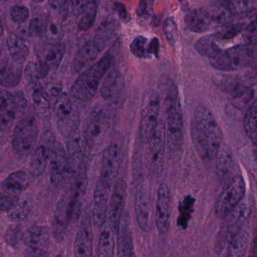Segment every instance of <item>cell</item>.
I'll list each match as a JSON object with an SVG mask.
<instances>
[{"mask_svg":"<svg viewBox=\"0 0 257 257\" xmlns=\"http://www.w3.org/2000/svg\"><path fill=\"white\" fill-rule=\"evenodd\" d=\"M190 135L195 151L201 159L209 161L216 159L223 136L210 109L204 106L196 108L191 121Z\"/></svg>","mask_w":257,"mask_h":257,"instance_id":"obj_1","label":"cell"},{"mask_svg":"<svg viewBox=\"0 0 257 257\" xmlns=\"http://www.w3.org/2000/svg\"><path fill=\"white\" fill-rule=\"evenodd\" d=\"M112 57L107 53L85 69L72 85L70 93L80 101H88L95 96L100 82L110 68Z\"/></svg>","mask_w":257,"mask_h":257,"instance_id":"obj_2","label":"cell"},{"mask_svg":"<svg viewBox=\"0 0 257 257\" xmlns=\"http://www.w3.org/2000/svg\"><path fill=\"white\" fill-rule=\"evenodd\" d=\"M112 127V117L105 109L92 111L85 121L82 132L85 150L97 151L107 142Z\"/></svg>","mask_w":257,"mask_h":257,"instance_id":"obj_3","label":"cell"},{"mask_svg":"<svg viewBox=\"0 0 257 257\" xmlns=\"http://www.w3.org/2000/svg\"><path fill=\"white\" fill-rule=\"evenodd\" d=\"M215 85L228 94L233 106L239 109L249 108L254 102L255 84L245 80V78L228 74H216L213 77Z\"/></svg>","mask_w":257,"mask_h":257,"instance_id":"obj_4","label":"cell"},{"mask_svg":"<svg viewBox=\"0 0 257 257\" xmlns=\"http://www.w3.org/2000/svg\"><path fill=\"white\" fill-rule=\"evenodd\" d=\"M255 61V51L252 46L236 45L222 51L217 58L210 61V65L218 71L229 73L249 68Z\"/></svg>","mask_w":257,"mask_h":257,"instance_id":"obj_5","label":"cell"},{"mask_svg":"<svg viewBox=\"0 0 257 257\" xmlns=\"http://www.w3.org/2000/svg\"><path fill=\"white\" fill-rule=\"evenodd\" d=\"M161 99L156 90L147 89L143 94L140 123V138L144 144H148L156 128L160 111Z\"/></svg>","mask_w":257,"mask_h":257,"instance_id":"obj_6","label":"cell"},{"mask_svg":"<svg viewBox=\"0 0 257 257\" xmlns=\"http://www.w3.org/2000/svg\"><path fill=\"white\" fill-rule=\"evenodd\" d=\"M38 126L32 116L22 118L15 127L13 135V148L20 158H27L34 150L38 139Z\"/></svg>","mask_w":257,"mask_h":257,"instance_id":"obj_7","label":"cell"},{"mask_svg":"<svg viewBox=\"0 0 257 257\" xmlns=\"http://www.w3.org/2000/svg\"><path fill=\"white\" fill-rule=\"evenodd\" d=\"M166 112L167 148L171 157L177 158L181 154L184 144V124L180 101Z\"/></svg>","mask_w":257,"mask_h":257,"instance_id":"obj_8","label":"cell"},{"mask_svg":"<svg viewBox=\"0 0 257 257\" xmlns=\"http://www.w3.org/2000/svg\"><path fill=\"white\" fill-rule=\"evenodd\" d=\"M246 192V184L241 176L234 177L221 193L215 205V213L219 219L229 216L241 202Z\"/></svg>","mask_w":257,"mask_h":257,"instance_id":"obj_9","label":"cell"},{"mask_svg":"<svg viewBox=\"0 0 257 257\" xmlns=\"http://www.w3.org/2000/svg\"><path fill=\"white\" fill-rule=\"evenodd\" d=\"M149 144V159L152 169L156 177H160L163 171L166 152V124L159 120Z\"/></svg>","mask_w":257,"mask_h":257,"instance_id":"obj_10","label":"cell"},{"mask_svg":"<svg viewBox=\"0 0 257 257\" xmlns=\"http://www.w3.org/2000/svg\"><path fill=\"white\" fill-rule=\"evenodd\" d=\"M67 53L64 43H54L48 45L40 55H37L35 65L39 79H44L51 70H58Z\"/></svg>","mask_w":257,"mask_h":257,"instance_id":"obj_11","label":"cell"},{"mask_svg":"<svg viewBox=\"0 0 257 257\" xmlns=\"http://www.w3.org/2000/svg\"><path fill=\"white\" fill-rule=\"evenodd\" d=\"M122 151L119 144L114 143L105 149L102 159L99 183L112 189L118 177Z\"/></svg>","mask_w":257,"mask_h":257,"instance_id":"obj_12","label":"cell"},{"mask_svg":"<svg viewBox=\"0 0 257 257\" xmlns=\"http://www.w3.org/2000/svg\"><path fill=\"white\" fill-rule=\"evenodd\" d=\"M25 76L31 88L33 104L37 116L42 120H49L52 116L50 103L43 92V88L37 76L34 64L27 66Z\"/></svg>","mask_w":257,"mask_h":257,"instance_id":"obj_13","label":"cell"},{"mask_svg":"<svg viewBox=\"0 0 257 257\" xmlns=\"http://www.w3.org/2000/svg\"><path fill=\"white\" fill-rule=\"evenodd\" d=\"M28 100L22 93L0 91V122L10 127L17 115L26 107Z\"/></svg>","mask_w":257,"mask_h":257,"instance_id":"obj_14","label":"cell"},{"mask_svg":"<svg viewBox=\"0 0 257 257\" xmlns=\"http://www.w3.org/2000/svg\"><path fill=\"white\" fill-rule=\"evenodd\" d=\"M57 125L60 133L67 138L73 128L79 126V118L73 110L71 100L68 94L62 92L56 98Z\"/></svg>","mask_w":257,"mask_h":257,"instance_id":"obj_15","label":"cell"},{"mask_svg":"<svg viewBox=\"0 0 257 257\" xmlns=\"http://www.w3.org/2000/svg\"><path fill=\"white\" fill-rule=\"evenodd\" d=\"M56 144L55 136L52 131H46L42 137L38 147L31 158L30 173L34 177H40L46 171L50 159L51 153Z\"/></svg>","mask_w":257,"mask_h":257,"instance_id":"obj_16","label":"cell"},{"mask_svg":"<svg viewBox=\"0 0 257 257\" xmlns=\"http://www.w3.org/2000/svg\"><path fill=\"white\" fill-rule=\"evenodd\" d=\"M152 207L150 190L145 180L138 181L135 195V211L140 228L144 232L151 229Z\"/></svg>","mask_w":257,"mask_h":257,"instance_id":"obj_17","label":"cell"},{"mask_svg":"<svg viewBox=\"0 0 257 257\" xmlns=\"http://www.w3.org/2000/svg\"><path fill=\"white\" fill-rule=\"evenodd\" d=\"M172 196L168 185L162 183L157 191L156 202V225L161 234L168 232L171 222Z\"/></svg>","mask_w":257,"mask_h":257,"instance_id":"obj_18","label":"cell"},{"mask_svg":"<svg viewBox=\"0 0 257 257\" xmlns=\"http://www.w3.org/2000/svg\"><path fill=\"white\" fill-rule=\"evenodd\" d=\"M78 202V199L70 195L69 198H62L58 203L52 221L54 235L57 239L61 240L64 237Z\"/></svg>","mask_w":257,"mask_h":257,"instance_id":"obj_19","label":"cell"},{"mask_svg":"<svg viewBox=\"0 0 257 257\" xmlns=\"http://www.w3.org/2000/svg\"><path fill=\"white\" fill-rule=\"evenodd\" d=\"M50 178L52 184L55 186L62 185L70 179V165L68 158L64 147L60 144H55L51 153Z\"/></svg>","mask_w":257,"mask_h":257,"instance_id":"obj_20","label":"cell"},{"mask_svg":"<svg viewBox=\"0 0 257 257\" xmlns=\"http://www.w3.org/2000/svg\"><path fill=\"white\" fill-rule=\"evenodd\" d=\"M127 196V184L123 180H118L114 184L112 195L109 199L105 219L109 221L118 230L120 219L124 212Z\"/></svg>","mask_w":257,"mask_h":257,"instance_id":"obj_21","label":"cell"},{"mask_svg":"<svg viewBox=\"0 0 257 257\" xmlns=\"http://www.w3.org/2000/svg\"><path fill=\"white\" fill-rule=\"evenodd\" d=\"M91 217H84L80 228L76 233L74 241L75 257H93V238Z\"/></svg>","mask_w":257,"mask_h":257,"instance_id":"obj_22","label":"cell"},{"mask_svg":"<svg viewBox=\"0 0 257 257\" xmlns=\"http://www.w3.org/2000/svg\"><path fill=\"white\" fill-rule=\"evenodd\" d=\"M124 85L125 81L122 73L117 69H112L105 75L100 86V94L105 100L115 101L122 94Z\"/></svg>","mask_w":257,"mask_h":257,"instance_id":"obj_23","label":"cell"},{"mask_svg":"<svg viewBox=\"0 0 257 257\" xmlns=\"http://www.w3.org/2000/svg\"><path fill=\"white\" fill-rule=\"evenodd\" d=\"M216 171L218 179L222 184H228L234 177L237 164L234 155L228 147H221L216 157Z\"/></svg>","mask_w":257,"mask_h":257,"instance_id":"obj_24","label":"cell"},{"mask_svg":"<svg viewBox=\"0 0 257 257\" xmlns=\"http://www.w3.org/2000/svg\"><path fill=\"white\" fill-rule=\"evenodd\" d=\"M103 50L90 40L85 42L76 52L73 61V68L75 73H81L85 69L95 63Z\"/></svg>","mask_w":257,"mask_h":257,"instance_id":"obj_25","label":"cell"},{"mask_svg":"<svg viewBox=\"0 0 257 257\" xmlns=\"http://www.w3.org/2000/svg\"><path fill=\"white\" fill-rule=\"evenodd\" d=\"M118 257H137L134 246L133 237L128 214L123 213L117 232Z\"/></svg>","mask_w":257,"mask_h":257,"instance_id":"obj_26","label":"cell"},{"mask_svg":"<svg viewBox=\"0 0 257 257\" xmlns=\"http://www.w3.org/2000/svg\"><path fill=\"white\" fill-rule=\"evenodd\" d=\"M186 28L191 32L201 34L214 28L207 9L197 8L189 11L184 18Z\"/></svg>","mask_w":257,"mask_h":257,"instance_id":"obj_27","label":"cell"},{"mask_svg":"<svg viewBox=\"0 0 257 257\" xmlns=\"http://www.w3.org/2000/svg\"><path fill=\"white\" fill-rule=\"evenodd\" d=\"M110 192V188L106 187L97 182L94 190L92 209L93 222L97 227L100 228L104 222Z\"/></svg>","mask_w":257,"mask_h":257,"instance_id":"obj_28","label":"cell"},{"mask_svg":"<svg viewBox=\"0 0 257 257\" xmlns=\"http://www.w3.org/2000/svg\"><path fill=\"white\" fill-rule=\"evenodd\" d=\"M24 64L5 58L0 62V85L5 88L17 86L22 80Z\"/></svg>","mask_w":257,"mask_h":257,"instance_id":"obj_29","label":"cell"},{"mask_svg":"<svg viewBox=\"0 0 257 257\" xmlns=\"http://www.w3.org/2000/svg\"><path fill=\"white\" fill-rule=\"evenodd\" d=\"M160 50V43L158 38L149 40L144 36H138L132 42L130 51L132 55L141 59H149L153 56L158 57Z\"/></svg>","mask_w":257,"mask_h":257,"instance_id":"obj_30","label":"cell"},{"mask_svg":"<svg viewBox=\"0 0 257 257\" xmlns=\"http://www.w3.org/2000/svg\"><path fill=\"white\" fill-rule=\"evenodd\" d=\"M22 242L28 247L44 249L51 244V234L46 225H34L25 231Z\"/></svg>","mask_w":257,"mask_h":257,"instance_id":"obj_31","label":"cell"},{"mask_svg":"<svg viewBox=\"0 0 257 257\" xmlns=\"http://www.w3.org/2000/svg\"><path fill=\"white\" fill-rule=\"evenodd\" d=\"M118 230L109 221L104 219L100 226L98 241V257H113L115 237Z\"/></svg>","mask_w":257,"mask_h":257,"instance_id":"obj_32","label":"cell"},{"mask_svg":"<svg viewBox=\"0 0 257 257\" xmlns=\"http://www.w3.org/2000/svg\"><path fill=\"white\" fill-rule=\"evenodd\" d=\"M252 213V207L248 203L240 202L231 213L228 228V240L244 228Z\"/></svg>","mask_w":257,"mask_h":257,"instance_id":"obj_33","label":"cell"},{"mask_svg":"<svg viewBox=\"0 0 257 257\" xmlns=\"http://www.w3.org/2000/svg\"><path fill=\"white\" fill-rule=\"evenodd\" d=\"M7 46L10 58L15 62L24 64L30 55V49L25 39L16 34L7 36Z\"/></svg>","mask_w":257,"mask_h":257,"instance_id":"obj_34","label":"cell"},{"mask_svg":"<svg viewBox=\"0 0 257 257\" xmlns=\"http://www.w3.org/2000/svg\"><path fill=\"white\" fill-rule=\"evenodd\" d=\"M249 243V234L243 228L228 239L226 249L222 257H245Z\"/></svg>","mask_w":257,"mask_h":257,"instance_id":"obj_35","label":"cell"},{"mask_svg":"<svg viewBox=\"0 0 257 257\" xmlns=\"http://www.w3.org/2000/svg\"><path fill=\"white\" fill-rule=\"evenodd\" d=\"M159 89L161 91L160 99L163 100L165 111H168L176 103L180 101L179 91L174 79L168 75H163L159 80Z\"/></svg>","mask_w":257,"mask_h":257,"instance_id":"obj_36","label":"cell"},{"mask_svg":"<svg viewBox=\"0 0 257 257\" xmlns=\"http://www.w3.org/2000/svg\"><path fill=\"white\" fill-rule=\"evenodd\" d=\"M29 184L28 174L25 171H18L10 174L1 183V187L4 192L19 195L28 189Z\"/></svg>","mask_w":257,"mask_h":257,"instance_id":"obj_37","label":"cell"},{"mask_svg":"<svg viewBox=\"0 0 257 257\" xmlns=\"http://www.w3.org/2000/svg\"><path fill=\"white\" fill-rule=\"evenodd\" d=\"M207 9L214 26L217 28L231 23L234 19V16L230 10L228 1H218L213 3Z\"/></svg>","mask_w":257,"mask_h":257,"instance_id":"obj_38","label":"cell"},{"mask_svg":"<svg viewBox=\"0 0 257 257\" xmlns=\"http://www.w3.org/2000/svg\"><path fill=\"white\" fill-rule=\"evenodd\" d=\"M218 42L213 34L204 36L198 39L195 43V50L201 56L212 61L217 58L222 52V48Z\"/></svg>","mask_w":257,"mask_h":257,"instance_id":"obj_39","label":"cell"},{"mask_svg":"<svg viewBox=\"0 0 257 257\" xmlns=\"http://www.w3.org/2000/svg\"><path fill=\"white\" fill-rule=\"evenodd\" d=\"M118 28V25L115 21H105L97 28L92 40L103 51L116 36Z\"/></svg>","mask_w":257,"mask_h":257,"instance_id":"obj_40","label":"cell"},{"mask_svg":"<svg viewBox=\"0 0 257 257\" xmlns=\"http://www.w3.org/2000/svg\"><path fill=\"white\" fill-rule=\"evenodd\" d=\"M195 199L192 195H186L179 202V216L177 224L178 227L185 229L192 219L195 207Z\"/></svg>","mask_w":257,"mask_h":257,"instance_id":"obj_41","label":"cell"},{"mask_svg":"<svg viewBox=\"0 0 257 257\" xmlns=\"http://www.w3.org/2000/svg\"><path fill=\"white\" fill-rule=\"evenodd\" d=\"M34 207V202L31 197L20 198L17 204L7 212L9 219L14 222H21L29 216Z\"/></svg>","mask_w":257,"mask_h":257,"instance_id":"obj_42","label":"cell"},{"mask_svg":"<svg viewBox=\"0 0 257 257\" xmlns=\"http://www.w3.org/2000/svg\"><path fill=\"white\" fill-rule=\"evenodd\" d=\"M243 127L251 142L256 143V103L255 101L246 109L243 118Z\"/></svg>","mask_w":257,"mask_h":257,"instance_id":"obj_43","label":"cell"},{"mask_svg":"<svg viewBox=\"0 0 257 257\" xmlns=\"http://www.w3.org/2000/svg\"><path fill=\"white\" fill-rule=\"evenodd\" d=\"M245 25L240 22L237 23H230L228 25L218 27L216 32L213 33V36L218 41L231 40L241 34Z\"/></svg>","mask_w":257,"mask_h":257,"instance_id":"obj_44","label":"cell"},{"mask_svg":"<svg viewBox=\"0 0 257 257\" xmlns=\"http://www.w3.org/2000/svg\"><path fill=\"white\" fill-rule=\"evenodd\" d=\"M99 3L89 1L85 11L81 15V19L78 24V31H87L94 25L97 17Z\"/></svg>","mask_w":257,"mask_h":257,"instance_id":"obj_45","label":"cell"},{"mask_svg":"<svg viewBox=\"0 0 257 257\" xmlns=\"http://www.w3.org/2000/svg\"><path fill=\"white\" fill-rule=\"evenodd\" d=\"M50 22L44 16H37L31 19L28 27V35L30 37H42L49 31Z\"/></svg>","mask_w":257,"mask_h":257,"instance_id":"obj_46","label":"cell"},{"mask_svg":"<svg viewBox=\"0 0 257 257\" xmlns=\"http://www.w3.org/2000/svg\"><path fill=\"white\" fill-rule=\"evenodd\" d=\"M24 233L25 231H23V226L21 224L10 225L6 231V243L12 248L16 249L23 240Z\"/></svg>","mask_w":257,"mask_h":257,"instance_id":"obj_47","label":"cell"},{"mask_svg":"<svg viewBox=\"0 0 257 257\" xmlns=\"http://www.w3.org/2000/svg\"><path fill=\"white\" fill-rule=\"evenodd\" d=\"M163 32L165 38L171 46H174L178 40V27L174 17L167 18L163 23Z\"/></svg>","mask_w":257,"mask_h":257,"instance_id":"obj_48","label":"cell"},{"mask_svg":"<svg viewBox=\"0 0 257 257\" xmlns=\"http://www.w3.org/2000/svg\"><path fill=\"white\" fill-rule=\"evenodd\" d=\"M10 15L15 23L24 24L29 19L30 10L25 6H13L10 8Z\"/></svg>","mask_w":257,"mask_h":257,"instance_id":"obj_49","label":"cell"},{"mask_svg":"<svg viewBox=\"0 0 257 257\" xmlns=\"http://www.w3.org/2000/svg\"><path fill=\"white\" fill-rule=\"evenodd\" d=\"M243 41L246 46H255L256 44V23L252 21L249 25L243 28L241 32Z\"/></svg>","mask_w":257,"mask_h":257,"instance_id":"obj_50","label":"cell"},{"mask_svg":"<svg viewBox=\"0 0 257 257\" xmlns=\"http://www.w3.org/2000/svg\"><path fill=\"white\" fill-rule=\"evenodd\" d=\"M20 197L19 195L0 192V211H7L11 210L17 204Z\"/></svg>","mask_w":257,"mask_h":257,"instance_id":"obj_51","label":"cell"},{"mask_svg":"<svg viewBox=\"0 0 257 257\" xmlns=\"http://www.w3.org/2000/svg\"><path fill=\"white\" fill-rule=\"evenodd\" d=\"M153 1H141L138 4L136 13L138 19L146 22L152 17L153 14Z\"/></svg>","mask_w":257,"mask_h":257,"instance_id":"obj_52","label":"cell"},{"mask_svg":"<svg viewBox=\"0 0 257 257\" xmlns=\"http://www.w3.org/2000/svg\"><path fill=\"white\" fill-rule=\"evenodd\" d=\"M89 1H73L70 2V7L71 8L72 13L76 16H81L85 8L88 6Z\"/></svg>","mask_w":257,"mask_h":257,"instance_id":"obj_53","label":"cell"},{"mask_svg":"<svg viewBox=\"0 0 257 257\" xmlns=\"http://www.w3.org/2000/svg\"><path fill=\"white\" fill-rule=\"evenodd\" d=\"M114 10L116 12L118 17L122 20L123 22L127 23L130 21V16L127 13L125 6L124 4H121V3H115L114 4Z\"/></svg>","mask_w":257,"mask_h":257,"instance_id":"obj_54","label":"cell"},{"mask_svg":"<svg viewBox=\"0 0 257 257\" xmlns=\"http://www.w3.org/2000/svg\"><path fill=\"white\" fill-rule=\"evenodd\" d=\"M62 85L60 83L54 82V83H50L47 85L46 88V94L50 96V97H58L62 91Z\"/></svg>","mask_w":257,"mask_h":257,"instance_id":"obj_55","label":"cell"},{"mask_svg":"<svg viewBox=\"0 0 257 257\" xmlns=\"http://www.w3.org/2000/svg\"><path fill=\"white\" fill-rule=\"evenodd\" d=\"M25 257H49V255L44 249L28 247L25 252Z\"/></svg>","mask_w":257,"mask_h":257,"instance_id":"obj_56","label":"cell"},{"mask_svg":"<svg viewBox=\"0 0 257 257\" xmlns=\"http://www.w3.org/2000/svg\"><path fill=\"white\" fill-rule=\"evenodd\" d=\"M49 6L51 8L55 10H61L63 9H68L70 6L67 7L68 3L65 2V1H51L49 2Z\"/></svg>","mask_w":257,"mask_h":257,"instance_id":"obj_57","label":"cell"},{"mask_svg":"<svg viewBox=\"0 0 257 257\" xmlns=\"http://www.w3.org/2000/svg\"><path fill=\"white\" fill-rule=\"evenodd\" d=\"M4 34V25H3L2 21H1V19H0V37H2Z\"/></svg>","mask_w":257,"mask_h":257,"instance_id":"obj_58","label":"cell"},{"mask_svg":"<svg viewBox=\"0 0 257 257\" xmlns=\"http://www.w3.org/2000/svg\"><path fill=\"white\" fill-rule=\"evenodd\" d=\"M55 257H62V256H61V255H57V256H55Z\"/></svg>","mask_w":257,"mask_h":257,"instance_id":"obj_59","label":"cell"},{"mask_svg":"<svg viewBox=\"0 0 257 257\" xmlns=\"http://www.w3.org/2000/svg\"><path fill=\"white\" fill-rule=\"evenodd\" d=\"M0 56H1V49H0Z\"/></svg>","mask_w":257,"mask_h":257,"instance_id":"obj_60","label":"cell"}]
</instances>
